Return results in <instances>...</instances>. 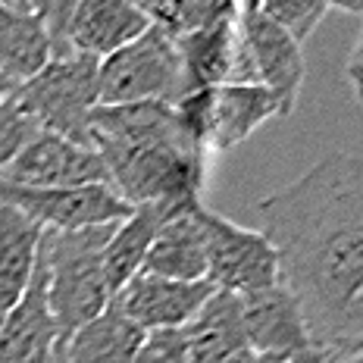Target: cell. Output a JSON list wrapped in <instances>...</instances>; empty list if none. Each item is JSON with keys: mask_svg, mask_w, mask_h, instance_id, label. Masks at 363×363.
<instances>
[{"mask_svg": "<svg viewBox=\"0 0 363 363\" xmlns=\"http://www.w3.org/2000/svg\"><path fill=\"white\" fill-rule=\"evenodd\" d=\"M257 213L313 347H363V154H326Z\"/></svg>", "mask_w": 363, "mask_h": 363, "instance_id": "cell-1", "label": "cell"}, {"mask_svg": "<svg viewBox=\"0 0 363 363\" xmlns=\"http://www.w3.org/2000/svg\"><path fill=\"white\" fill-rule=\"evenodd\" d=\"M223 363H282V360L260 357V354H254L251 347H247V351H241V354H235V357H229V360H223Z\"/></svg>", "mask_w": 363, "mask_h": 363, "instance_id": "cell-30", "label": "cell"}, {"mask_svg": "<svg viewBox=\"0 0 363 363\" xmlns=\"http://www.w3.org/2000/svg\"><path fill=\"white\" fill-rule=\"evenodd\" d=\"M97 66L101 60L82 50L50 57L32 79L16 85L13 101L32 116L38 132L91 145L88 128L91 110L97 107Z\"/></svg>", "mask_w": 363, "mask_h": 363, "instance_id": "cell-4", "label": "cell"}, {"mask_svg": "<svg viewBox=\"0 0 363 363\" xmlns=\"http://www.w3.org/2000/svg\"><path fill=\"white\" fill-rule=\"evenodd\" d=\"M138 6L150 26L163 28L169 38H182L223 19H235L241 13V0H138Z\"/></svg>", "mask_w": 363, "mask_h": 363, "instance_id": "cell-22", "label": "cell"}, {"mask_svg": "<svg viewBox=\"0 0 363 363\" xmlns=\"http://www.w3.org/2000/svg\"><path fill=\"white\" fill-rule=\"evenodd\" d=\"M135 363H191L185 351V338L182 329H166V332H147L145 342L138 347Z\"/></svg>", "mask_w": 363, "mask_h": 363, "instance_id": "cell-26", "label": "cell"}, {"mask_svg": "<svg viewBox=\"0 0 363 363\" xmlns=\"http://www.w3.org/2000/svg\"><path fill=\"white\" fill-rule=\"evenodd\" d=\"M238 298L245 338L254 354L282 363H304L313 357L316 347L310 342L307 320L301 313L298 298L289 291L285 282L251 294H238Z\"/></svg>", "mask_w": 363, "mask_h": 363, "instance_id": "cell-10", "label": "cell"}, {"mask_svg": "<svg viewBox=\"0 0 363 363\" xmlns=\"http://www.w3.org/2000/svg\"><path fill=\"white\" fill-rule=\"evenodd\" d=\"M329 10H342L351 16H363V0H326Z\"/></svg>", "mask_w": 363, "mask_h": 363, "instance_id": "cell-29", "label": "cell"}, {"mask_svg": "<svg viewBox=\"0 0 363 363\" xmlns=\"http://www.w3.org/2000/svg\"><path fill=\"white\" fill-rule=\"evenodd\" d=\"M269 119H282V104L272 91L254 82L216 85L210 97V150L225 154L238 147Z\"/></svg>", "mask_w": 363, "mask_h": 363, "instance_id": "cell-13", "label": "cell"}, {"mask_svg": "<svg viewBox=\"0 0 363 363\" xmlns=\"http://www.w3.org/2000/svg\"><path fill=\"white\" fill-rule=\"evenodd\" d=\"M35 132H38V125L32 123V116L13 97L6 104H0V172L10 166V160L26 147V141Z\"/></svg>", "mask_w": 363, "mask_h": 363, "instance_id": "cell-24", "label": "cell"}, {"mask_svg": "<svg viewBox=\"0 0 363 363\" xmlns=\"http://www.w3.org/2000/svg\"><path fill=\"white\" fill-rule=\"evenodd\" d=\"M50 57H54V41L44 22L28 10L0 6V72L22 85Z\"/></svg>", "mask_w": 363, "mask_h": 363, "instance_id": "cell-21", "label": "cell"}, {"mask_svg": "<svg viewBox=\"0 0 363 363\" xmlns=\"http://www.w3.org/2000/svg\"><path fill=\"white\" fill-rule=\"evenodd\" d=\"M172 41H176L188 91L229 85L238 79V16L203 26L198 32H188L182 38H172Z\"/></svg>", "mask_w": 363, "mask_h": 363, "instance_id": "cell-15", "label": "cell"}, {"mask_svg": "<svg viewBox=\"0 0 363 363\" xmlns=\"http://www.w3.org/2000/svg\"><path fill=\"white\" fill-rule=\"evenodd\" d=\"M44 229L0 203V316L19 304L32 282Z\"/></svg>", "mask_w": 363, "mask_h": 363, "instance_id": "cell-19", "label": "cell"}, {"mask_svg": "<svg viewBox=\"0 0 363 363\" xmlns=\"http://www.w3.org/2000/svg\"><path fill=\"white\" fill-rule=\"evenodd\" d=\"M13 94H16V82H13L10 75H4V72H0V104H6Z\"/></svg>", "mask_w": 363, "mask_h": 363, "instance_id": "cell-31", "label": "cell"}, {"mask_svg": "<svg viewBox=\"0 0 363 363\" xmlns=\"http://www.w3.org/2000/svg\"><path fill=\"white\" fill-rule=\"evenodd\" d=\"M304 363H363V347L357 351H313V357Z\"/></svg>", "mask_w": 363, "mask_h": 363, "instance_id": "cell-28", "label": "cell"}, {"mask_svg": "<svg viewBox=\"0 0 363 363\" xmlns=\"http://www.w3.org/2000/svg\"><path fill=\"white\" fill-rule=\"evenodd\" d=\"M213 291L216 289L207 279L182 282V279H166L154 276V272H138L116 291L113 307L147 335V332L182 329L207 304Z\"/></svg>", "mask_w": 363, "mask_h": 363, "instance_id": "cell-12", "label": "cell"}, {"mask_svg": "<svg viewBox=\"0 0 363 363\" xmlns=\"http://www.w3.org/2000/svg\"><path fill=\"white\" fill-rule=\"evenodd\" d=\"M0 203L32 219L41 229L75 232L91 225H116L132 213L113 185H75V188H26L0 179Z\"/></svg>", "mask_w": 363, "mask_h": 363, "instance_id": "cell-8", "label": "cell"}, {"mask_svg": "<svg viewBox=\"0 0 363 363\" xmlns=\"http://www.w3.org/2000/svg\"><path fill=\"white\" fill-rule=\"evenodd\" d=\"M141 272L182 279V282L207 279V241H203L201 225V203L188 210H176L163 219V225L150 241Z\"/></svg>", "mask_w": 363, "mask_h": 363, "instance_id": "cell-16", "label": "cell"}, {"mask_svg": "<svg viewBox=\"0 0 363 363\" xmlns=\"http://www.w3.org/2000/svg\"><path fill=\"white\" fill-rule=\"evenodd\" d=\"M257 10L279 28H285L298 44H304L329 13V4L326 0H257Z\"/></svg>", "mask_w": 363, "mask_h": 363, "instance_id": "cell-23", "label": "cell"}, {"mask_svg": "<svg viewBox=\"0 0 363 363\" xmlns=\"http://www.w3.org/2000/svg\"><path fill=\"white\" fill-rule=\"evenodd\" d=\"M145 332L125 320L116 307H107L66 338L63 363H135Z\"/></svg>", "mask_w": 363, "mask_h": 363, "instance_id": "cell-20", "label": "cell"}, {"mask_svg": "<svg viewBox=\"0 0 363 363\" xmlns=\"http://www.w3.org/2000/svg\"><path fill=\"white\" fill-rule=\"evenodd\" d=\"M0 6H10V10H28L26 0H0Z\"/></svg>", "mask_w": 363, "mask_h": 363, "instance_id": "cell-32", "label": "cell"}, {"mask_svg": "<svg viewBox=\"0 0 363 363\" xmlns=\"http://www.w3.org/2000/svg\"><path fill=\"white\" fill-rule=\"evenodd\" d=\"M169 213H176V210H166L160 203H141V207H132V213L123 223L113 225L107 245H104V276H107L113 298L128 279L141 272L150 241Z\"/></svg>", "mask_w": 363, "mask_h": 363, "instance_id": "cell-18", "label": "cell"}, {"mask_svg": "<svg viewBox=\"0 0 363 363\" xmlns=\"http://www.w3.org/2000/svg\"><path fill=\"white\" fill-rule=\"evenodd\" d=\"M238 41L241 57L235 82H254L272 91L276 101L282 104V116H291L307 75L301 44L260 10L238 13Z\"/></svg>", "mask_w": 363, "mask_h": 363, "instance_id": "cell-7", "label": "cell"}, {"mask_svg": "<svg viewBox=\"0 0 363 363\" xmlns=\"http://www.w3.org/2000/svg\"><path fill=\"white\" fill-rule=\"evenodd\" d=\"M79 0H26L28 13H35L44 22L50 41H54V57L69 54V22Z\"/></svg>", "mask_w": 363, "mask_h": 363, "instance_id": "cell-25", "label": "cell"}, {"mask_svg": "<svg viewBox=\"0 0 363 363\" xmlns=\"http://www.w3.org/2000/svg\"><path fill=\"white\" fill-rule=\"evenodd\" d=\"M0 179L26 188L110 185V172L91 145H79L54 132H35L10 160Z\"/></svg>", "mask_w": 363, "mask_h": 363, "instance_id": "cell-9", "label": "cell"}, {"mask_svg": "<svg viewBox=\"0 0 363 363\" xmlns=\"http://www.w3.org/2000/svg\"><path fill=\"white\" fill-rule=\"evenodd\" d=\"M113 225H91L75 232L44 229L38 257L48 272V304L60 329L69 338L113 304V291L104 276V245Z\"/></svg>", "mask_w": 363, "mask_h": 363, "instance_id": "cell-3", "label": "cell"}, {"mask_svg": "<svg viewBox=\"0 0 363 363\" xmlns=\"http://www.w3.org/2000/svg\"><path fill=\"white\" fill-rule=\"evenodd\" d=\"M241 10H257V0H241Z\"/></svg>", "mask_w": 363, "mask_h": 363, "instance_id": "cell-33", "label": "cell"}, {"mask_svg": "<svg viewBox=\"0 0 363 363\" xmlns=\"http://www.w3.org/2000/svg\"><path fill=\"white\" fill-rule=\"evenodd\" d=\"M185 351L191 363H223L247 351L241 298L232 291H213L198 313L182 326Z\"/></svg>", "mask_w": 363, "mask_h": 363, "instance_id": "cell-17", "label": "cell"}, {"mask_svg": "<svg viewBox=\"0 0 363 363\" xmlns=\"http://www.w3.org/2000/svg\"><path fill=\"white\" fill-rule=\"evenodd\" d=\"M345 75H347V85H351L354 97H357V104H363V28L351 48V57L345 63Z\"/></svg>", "mask_w": 363, "mask_h": 363, "instance_id": "cell-27", "label": "cell"}, {"mask_svg": "<svg viewBox=\"0 0 363 363\" xmlns=\"http://www.w3.org/2000/svg\"><path fill=\"white\" fill-rule=\"evenodd\" d=\"M188 94L176 41L150 26L97 66V104H179Z\"/></svg>", "mask_w": 363, "mask_h": 363, "instance_id": "cell-5", "label": "cell"}, {"mask_svg": "<svg viewBox=\"0 0 363 363\" xmlns=\"http://www.w3.org/2000/svg\"><path fill=\"white\" fill-rule=\"evenodd\" d=\"M66 335L48 304V272L35 260L19 304L0 316V363H63Z\"/></svg>", "mask_w": 363, "mask_h": 363, "instance_id": "cell-11", "label": "cell"}, {"mask_svg": "<svg viewBox=\"0 0 363 363\" xmlns=\"http://www.w3.org/2000/svg\"><path fill=\"white\" fill-rule=\"evenodd\" d=\"M147 28L138 0H79L69 22V48L104 60Z\"/></svg>", "mask_w": 363, "mask_h": 363, "instance_id": "cell-14", "label": "cell"}, {"mask_svg": "<svg viewBox=\"0 0 363 363\" xmlns=\"http://www.w3.org/2000/svg\"><path fill=\"white\" fill-rule=\"evenodd\" d=\"M88 135L125 203H160L166 210L201 203L210 154L188 141L172 104H97Z\"/></svg>", "mask_w": 363, "mask_h": 363, "instance_id": "cell-2", "label": "cell"}, {"mask_svg": "<svg viewBox=\"0 0 363 363\" xmlns=\"http://www.w3.org/2000/svg\"><path fill=\"white\" fill-rule=\"evenodd\" d=\"M201 225L207 241V282L219 291L251 294L282 282L279 251L267 232L245 229L201 203Z\"/></svg>", "mask_w": 363, "mask_h": 363, "instance_id": "cell-6", "label": "cell"}]
</instances>
